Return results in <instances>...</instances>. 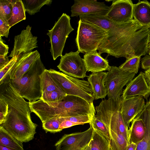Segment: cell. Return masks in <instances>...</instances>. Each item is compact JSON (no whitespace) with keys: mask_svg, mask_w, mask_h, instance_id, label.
Masks as SVG:
<instances>
[{"mask_svg":"<svg viewBox=\"0 0 150 150\" xmlns=\"http://www.w3.org/2000/svg\"><path fill=\"white\" fill-rule=\"evenodd\" d=\"M144 73L148 83L150 86V69L146 70Z\"/></svg>","mask_w":150,"mask_h":150,"instance_id":"b9f144b4","label":"cell"},{"mask_svg":"<svg viewBox=\"0 0 150 150\" xmlns=\"http://www.w3.org/2000/svg\"><path fill=\"white\" fill-rule=\"evenodd\" d=\"M129 143L133 142L137 144L144 138L145 133V127L143 120L137 117L131 122L129 129Z\"/></svg>","mask_w":150,"mask_h":150,"instance_id":"d6986e66","label":"cell"},{"mask_svg":"<svg viewBox=\"0 0 150 150\" xmlns=\"http://www.w3.org/2000/svg\"><path fill=\"white\" fill-rule=\"evenodd\" d=\"M150 95V86L144 72H140L135 78L128 83L121 96L123 99L134 96H141L147 100Z\"/></svg>","mask_w":150,"mask_h":150,"instance_id":"4fadbf2b","label":"cell"},{"mask_svg":"<svg viewBox=\"0 0 150 150\" xmlns=\"http://www.w3.org/2000/svg\"><path fill=\"white\" fill-rule=\"evenodd\" d=\"M71 7V16L97 15L105 16L110 8L104 2L96 0H75Z\"/></svg>","mask_w":150,"mask_h":150,"instance_id":"8fae6325","label":"cell"},{"mask_svg":"<svg viewBox=\"0 0 150 150\" xmlns=\"http://www.w3.org/2000/svg\"><path fill=\"white\" fill-rule=\"evenodd\" d=\"M108 72L92 73L87 76L88 81L91 86L95 100L105 98L107 95L105 79Z\"/></svg>","mask_w":150,"mask_h":150,"instance_id":"e0dca14e","label":"cell"},{"mask_svg":"<svg viewBox=\"0 0 150 150\" xmlns=\"http://www.w3.org/2000/svg\"><path fill=\"white\" fill-rule=\"evenodd\" d=\"M149 29L150 31V33H149V39L148 44L147 46V54H148L149 55H150V25H149Z\"/></svg>","mask_w":150,"mask_h":150,"instance_id":"ee69618b","label":"cell"},{"mask_svg":"<svg viewBox=\"0 0 150 150\" xmlns=\"http://www.w3.org/2000/svg\"><path fill=\"white\" fill-rule=\"evenodd\" d=\"M42 127L46 133H55L61 131L60 122L58 117L50 119L42 123Z\"/></svg>","mask_w":150,"mask_h":150,"instance_id":"1f68e13d","label":"cell"},{"mask_svg":"<svg viewBox=\"0 0 150 150\" xmlns=\"http://www.w3.org/2000/svg\"><path fill=\"white\" fill-rule=\"evenodd\" d=\"M134 4L130 0H114L105 16L115 23L125 22L133 18Z\"/></svg>","mask_w":150,"mask_h":150,"instance_id":"7c38bea8","label":"cell"},{"mask_svg":"<svg viewBox=\"0 0 150 150\" xmlns=\"http://www.w3.org/2000/svg\"><path fill=\"white\" fill-rule=\"evenodd\" d=\"M0 150H18L11 148H10L7 146L0 145Z\"/></svg>","mask_w":150,"mask_h":150,"instance_id":"7bdbcfd3","label":"cell"},{"mask_svg":"<svg viewBox=\"0 0 150 150\" xmlns=\"http://www.w3.org/2000/svg\"><path fill=\"white\" fill-rule=\"evenodd\" d=\"M145 105L144 99L141 96H134L126 99L122 98L121 112L127 127H129L130 122L141 112Z\"/></svg>","mask_w":150,"mask_h":150,"instance_id":"5bb4252c","label":"cell"},{"mask_svg":"<svg viewBox=\"0 0 150 150\" xmlns=\"http://www.w3.org/2000/svg\"><path fill=\"white\" fill-rule=\"evenodd\" d=\"M142 68L144 70L150 69V55L146 54L141 59Z\"/></svg>","mask_w":150,"mask_h":150,"instance_id":"74e56055","label":"cell"},{"mask_svg":"<svg viewBox=\"0 0 150 150\" xmlns=\"http://www.w3.org/2000/svg\"><path fill=\"white\" fill-rule=\"evenodd\" d=\"M45 69L40 57L22 77L9 82L23 98L30 102L36 101L42 96L40 76Z\"/></svg>","mask_w":150,"mask_h":150,"instance_id":"7a4b0ae2","label":"cell"},{"mask_svg":"<svg viewBox=\"0 0 150 150\" xmlns=\"http://www.w3.org/2000/svg\"><path fill=\"white\" fill-rule=\"evenodd\" d=\"M31 27L28 25L26 29L14 38L13 47L9 57L17 56L19 59L32 52L37 46V37L33 36L31 32Z\"/></svg>","mask_w":150,"mask_h":150,"instance_id":"30bf717a","label":"cell"},{"mask_svg":"<svg viewBox=\"0 0 150 150\" xmlns=\"http://www.w3.org/2000/svg\"><path fill=\"white\" fill-rule=\"evenodd\" d=\"M25 12L21 0H17L13 5L12 15L8 21L9 26L11 27L19 22L25 20Z\"/></svg>","mask_w":150,"mask_h":150,"instance_id":"603a6c76","label":"cell"},{"mask_svg":"<svg viewBox=\"0 0 150 150\" xmlns=\"http://www.w3.org/2000/svg\"><path fill=\"white\" fill-rule=\"evenodd\" d=\"M83 150H91L89 144L86 146Z\"/></svg>","mask_w":150,"mask_h":150,"instance_id":"f6af8a7d","label":"cell"},{"mask_svg":"<svg viewBox=\"0 0 150 150\" xmlns=\"http://www.w3.org/2000/svg\"><path fill=\"white\" fill-rule=\"evenodd\" d=\"M149 25H142L134 19L117 23L108 32L97 50L100 54L126 59L147 54Z\"/></svg>","mask_w":150,"mask_h":150,"instance_id":"6da1fadb","label":"cell"},{"mask_svg":"<svg viewBox=\"0 0 150 150\" xmlns=\"http://www.w3.org/2000/svg\"><path fill=\"white\" fill-rule=\"evenodd\" d=\"M8 105L6 102L0 98V125L4 121L8 112Z\"/></svg>","mask_w":150,"mask_h":150,"instance_id":"e575fe53","label":"cell"},{"mask_svg":"<svg viewBox=\"0 0 150 150\" xmlns=\"http://www.w3.org/2000/svg\"><path fill=\"white\" fill-rule=\"evenodd\" d=\"M13 5L9 0H0V18L8 23L10 18Z\"/></svg>","mask_w":150,"mask_h":150,"instance_id":"4dcf8cb0","label":"cell"},{"mask_svg":"<svg viewBox=\"0 0 150 150\" xmlns=\"http://www.w3.org/2000/svg\"><path fill=\"white\" fill-rule=\"evenodd\" d=\"M60 122V129L61 131L63 129L71 127L74 126L79 125L78 124L72 122L64 119L62 117H58Z\"/></svg>","mask_w":150,"mask_h":150,"instance_id":"8d00e7d4","label":"cell"},{"mask_svg":"<svg viewBox=\"0 0 150 150\" xmlns=\"http://www.w3.org/2000/svg\"><path fill=\"white\" fill-rule=\"evenodd\" d=\"M8 47L5 44L3 41L1 36L0 39V55H7L8 53Z\"/></svg>","mask_w":150,"mask_h":150,"instance_id":"f35d334b","label":"cell"},{"mask_svg":"<svg viewBox=\"0 0 150 150\" xmlns=\"http://www.w3.org/2000/svg\"><path fill=\"white\" fill-rule=\"evenodd\" d=\"M135 74L111 66L105 79L108 99L119 98L123 94V87L133 79Z\"/></svg>","mask_w":150,"mask_h":150,"instance_id":"52a82bcc","label":"cell"},{"mask_svg":"<svg viewBox=\"0 0 150 150\" xmlns=\"http://www.w3.org/2000/svg\"><path fill=\"white\" fill-rule=\"evenodd\" d=\"M93 128L100 132L104 136L110 140V135L109 130L106 125L102 121L97 118L95 115L89 123Z\"/></svg>","mask_w":150,"mask_h":150,"instance_id":"d6a6232c","label":"cell"},{"mask_svg":"<svg viewBox=\"0 0 150 150\" xmlns=\"http://www.w3.org/2000/svg\"><path fill=\"white\" fill-rule=\"evenodd\" d=\"M67 95L64 91H45L42 93L40 99L46 103L57 102L62 100Z\"/></svg>","mask_w":150,"mask_h":150,"instance_id":"f1b7e54d","label":"cell"},{"mask_svg":"<svg viewBox=\"0 0 150 150\" xmlns=\"http://www.w3.org/2000/svg\"><path fill=\"white\" fill-rule=\"evenodd\" d=\"M93 132L90 125L84 131L64 134L55 144L56 150H83L89 144Z\"/></svg>","mask_w":150,"mask_h":150,"instance_id":"9c48e42d","label":"cell"},{"mask_svg":"<svg viewBox=\"0 0 150 150\" xmlns=\"http://www.w3.org/2000/svg\"><path fill=\"white\" fill-rule=\"evenodd\" d=\"M78 50L66 53L61 57L57 66L59 70L65 74L76 78L83 79L87 76V71L83 59Z\"/></svg>","mask_w":150,"mask_h":150,"instance_id":"ba28073f","label":"cell"},{"mask_svg":"<svg viewBox=\"0 0 150 150\" xmlns=\"http://www.w3.org/2000/svg\"><path fill=\"white\" fill-rule=\"evenodd\" d=\"M137 144L131 142L128 145L127 150H136Z\"/></svg>","mask_w":150,"mask_h":150,"instance_id":"60d3db41","label":"cell"},{"mask_svg":"<svg viewBox=\"0 0 150 150\" xmlns=\"http://www.w3.org/2000/svg\"><path fill=\"white\" fill-rule=\"evenodd\" d=\"M11 28L8 22L0 18V36H4L6 38H7Z\"/></svg>","mask_w":150,"mask_h":150,"instance_id":"d590c367","label":"cell"},{"mask_svg":"<svg viewBox=\"0 0 150 150\" xmlns=\"http://www.w3.org/2000/svg\"><path fill=\"white\" fill-rule=\"evenodd\" d=\"M9 61L7 55H0V69L7 64Z\"/></svg>","mask_w":150,"mask_h":150,"instance_id":"ab89813d","label":"cell"},{"mask_svg":"<svg viewBox=\"0 0 150 150\" xmlns=\"http://www.w3.org/2000/svg\"><path fill=\"white\" fill-rule=\"evenodd\" d=\"M110 135V150H127L128 142L124 136L120 133H116L109 131Z\"/></svg>","mask_w":150,"mask_h":150,"instance_id":"4316f807","label":"cell"},{"mask_svg":"<svg viewBox=\"0 0 150 150\" xmlns=\"http://www.w3.org/2000/svg\"><path fill=\"white\" fill-rule=\"evenodd\" d=\"M40 57V54L36 50L21 58H17L9 74L10 79H18L22 77Z\"/></svg>","mask_w":150,"mask_h":150,"instance_id":"9a60e30c","label":"cell"},{"mask_svg":"<svg viewBox=\"0 0 150 150\" xmlns=\"http://www.w3.org/2000/svg\"><path fill=\"white\" fill-rule=\"evenodd\" d=\"M26 12L30 15L40 11L45 5H50L52 0H21Z\"/></svg>","mask_w":150,"mask_h":150,"instance_id":"484cf974","label":"cell"},{"mask_svg":"<svg viewBox=\"0 0 150 150\" xmlns=\"http://www.w3.org/2000/svg\"><path fill=\"white\" fill-rule=\"evenodd\" d=\"M141 57L134 56L126 59L119 68L124 71L136 74L139 70Z\"/></svg>","mask_w":150,"mask_h":150,"instance_id":"83f0119b","label":"cell"},{"mask_svg":"<svg viewBox=\"0 0 150 150\" xmlns=\"http://www.w3.org/2000/svg\"><path fill=\"white\" fill-rule=\"evenodd\" d=\"M18 57L15 56L10 60L8 63L0 69V84L2 85L8 83L10 80L9 74L17 59Z\"/></svg>","mask_w":150,"mask_h":150,"instance_id":"f546056e","label":"cell"},{"mask_svg":"<svg viewBox=\"0 0 150 150\" xmlns=\"http://www.w3.org/2000/svg\"><path fill=\"white\" fill-rule=\"evenodd\" d=\"M81 21L96 25L108 32L117 23L110 20L105 16L97 15H81Z\"/></svg>","mask_w":150,"mask_h":150,"instance_id":"ffe728a7","label":"cell"},{"mask_svg":"<svg viewBox=\"0 0 150 150\" xmlns=\"http://www.w3.org/2000/svg\"><path fill=\"white\" fill-rule=\"evenodd\" d=\"M40 77L42 93L55 91H64L53 79L47 69L44 70Z\"/></svg>","mask_w":150,"mask_h":150,"instance_id":"cb8c5ba5","label":"cell"},{"mask_svg":"<svg viewBox=\"0 0 150 150\" xmlns=\"http://www.w3.org/2000/svg\"><path fill=\"white\" fill-rule=\"evenodd\" d=\"M108 34L107 31L98 26L79 20L75 39L78 50L85 54L97 50Z\"/></svg>","mask_w":150,"mask_h":150,"instance_id":"277c9868","label":"cell"},{"mask_svg":"<svg viewBox=\"0 0 150 150\" xmlns=\"http://www.w3.org/2000/svg\"><path fill=\"white\" fill-rule=\"evenodd\" d=\"M0 145L17 150H24L22 142L16 139L1 126Z\"/></svg>","mask_w":150,"mask_h":150,"instance_id":"7402d4cb","label":"cell"},{"mask_svg":"<svg viewBox=\"0 0 150 150\" xmlns=\"http://www.w3.org/2000/svg\"><path fill=\"white\" fill-rule=\"evenodd\" d=\"M110 140L100 132L93 128L92 138L89 143L91 150H110Z\"/></svg>","mask_w":150,"mask_h":150,"instance_id":"44dd1931","label":"cell"},{"mask_svg":"<svg viewBox=\"0 0 150 150\" xmlns=\"http://www.w3.org/2000/svg\"><path fill=\"white\" fill-rule=\"evenodd\" d=\"M122 98L103 100L95 107V117L103 122L110 131L122 134L129 143L128 127L126 125L121 112Z\"/></svg>","mask_w":150,"mask_h":150,"instance_id":"3957f363","label":"cell"},{"mask_svg":"<svg viewBox=\"0 0 150 150\" xmlns=\"http://www.w3.org/2000/svg\"><path fill=\"white\" fill-rule=\"evenodd\" d=\"M70 19L69 15L63 13L47 34L50 38V51L54 60L62 56L67 39L74 30L71 24Z\"/></svg>","mask_w":150,"mask_h":150,"instance_id":"8992f818","label":"cell"},{"mask_svg":"<svg viewBox=\"0 0 150 150\" xmlns=\"http://www.w3.org/2000/svg\"><path fill=\"white\" fill-rule=\"evenodd\" d=\"M133 16L134 19L142 25H150V3L147 0L139 1L134 4Z\"/></svg>","mask_w":150,"mask_h":150,"instance_id":"ac0fdd59","label":"cell"},{"mask_svg":"<svg viewBox=\"0 0 150 150\" xmlns=\"http://www.w3.org/2000/svg\"><path fill=\"white\" fill-rule=\"evenodd\" d=\"M137 117L143 121L145 127V133L143 139L137 144L136 150H150V117L139 115Z\"/></svg>","mask_w":150,"mask_h":150,"instance_id":"d4e9b609","label":"cell"},{"mask_svg":"<svg viewBox=\"0 0 150 150\" xmlns=\"http://www.w3.org/2000/svg\"><path fill=\"white\" fill-rule=\"evenodd\" d=\"M94 116L91 115H83L62 117L66 120L76 123L79 125H83L85 124L90 123Z\"/></svg>","mask_w":150,"mask_h":150,"instance_id":"836d02e7","label":"cell"},{"mask_svg":"<svg viewBox=\"0 0 150 150\" xmlns=\"http://www.w3.org/2000/svg\"><path fill=\"white\" fill-rule=\"evenodd\" d=\"M55 82L67 95L81 98L89 103L95 100L93 91L89 82L68 76L54 69L48 70Z\"/></svg>","mask_w":150,"mask_h":150,"instance_id":"5b68a950","label":"cell"},{"mask_svg":"<svg viewBox=\"0 0 150 150\" xmlns=\"http://www.w3.org/2000/svg\"><path fill=\"white\" fill-rule=\"evenodd\" d=\"M100 54L97 50L85 54L83 59L87 71L99 73L110 69L111 66L109 65L108 60Z\"/></svg>","mask_w":150,"mask_h":150,"instance_id":"2e32d148","label":"cell"}]
</instances>
